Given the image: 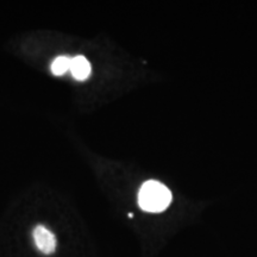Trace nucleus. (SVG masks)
I'll return each instance as SVG.
<instances>
[{
	"mask_svg": "<svg viewBox=\"0 0 257 257\" xmlns=\"http://www.w3.org/2000/svg\"><path fill=\"white\" fill-rule=\"evenodd\" d=\"M172 193L165 185L159 181H147L143 184L138 193V204L142 210L147 212L165 211L172 202Z\"/></svg>",
	"mask_w": 257,
	"mask_h": 257,
	"instance_id": "1",
	"label": "nucleus"
},
{
	"mask_svg": "<svg viewBox=\"0 0 257 257\" xmlns=\"http://www.w3.org/2000/svg\"><path fill=\"white\" fill-rule=\"evenodd\" d=\"M35 244L40 251L43 253H51L56 249V238L54 233L43 225H37L32 231Z\"/></svg>",
	"mask_w": 257,
	"mask_h": 257,
	"instance_id": "2",
	"label": "nucleus"
},
{
	"mask_svg": "<svg viewBox=\"0 0 257 257\" xmlns=\"http://www.w3.org/2000/svg\"><path fill=\"white\" fill-rule=\"evenodd\" d=\"M70 73L76 80H86L91 74V63L85 56L78 55L73 57L72 62H70Z\"/></svg>",
	"mask_w": 257,
	"mask_h": 257,
	"instance_id": "3",
	"label": "nucleus"
},
{
	"mask_svg": "<svg viewBox=\"0 0 257 257\" xmlns=\"http://www.w3.org/2000/svg\"><path fill=\"white\" fill-rule=\"evenodd\" d=\"M70 62H72V59L68 56L62 55L56 57L54 62L51 63V72L55 75H63L64 73L70 69Z\"/></svg>",
	"mask_w": 257,
	"mask_h": 257,
	"instance_id": "4",
	"label": "nucleus"
}]
</instances>
